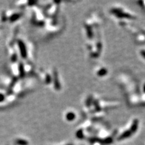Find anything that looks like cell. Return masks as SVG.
I'll list each match as a JSON object with an SVG mask.
<instances>
[{"mask_svg": "<svg viewBox=\"0 0 145 145\" xmlns=\"http://www.w3.org/2000/svg\"><path fill=\"white\" fill-rule=\"evenodd\" d=\"M18 143L19 144H21V145H27V144H28V143H27L26 140H18Z\"/></svg>", "mask_w": 145, "mask_h": 145, "instance_id": "cell-3", "label": "cell"}, {"mask_svg": "<svg viewBox=\"0 0 145 145\" xmlns=\"http://www.w3.org/2000/svg\"><path fill=\"white\" fill-rule=\"evenodd\" d=\"M69 145H72V144H69Z\"/></svg>", "mask_w": 145, "mask_h": 145, "instance_id": "cell-4", "label": "cell"}, {"mask_svg": "<svg viewBox=\"0 0 145 145\" xmlns=\"http://www.w3.org/2000/svg\"><path fill=\"white\" fill-rule=\"evenodd\" d=\"M66 118L68 120H72L74 118V115L72 113H70V114H67V116H66Z\"/></svg>", "mask_w": 145, "mask_h": 145, "instance_id": "cell-2", "label": "cell"}, {"mask_svg": "<svg viewBox=\"0 0 145 145\" xmlns=\"http://www.w3.org/2000/svg\"><path fill=\"white\" fill-rule=\"evenodd\" d=\"M130 134H131V131H126L125 132L123 133V134L118 138V139H119V140H122V139L130 137Z\"/></svg>", "mask_w": 145, "mask_h": 145, "instance_id": "cell-1", "label": "cell"}]
</instances>
